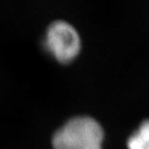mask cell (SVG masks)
Listing matches in <instances>:
<instances>
[{"instance_id":"1","label":"cell","mask_w":149,"mask_h":149,"mask_svg":"<svg viewBox=\"0 0 149 149\" xmlns=\"http://www.w3.org/2000/svg\"><path fill=\"white\" fill-rule=\"evenodd\" d=\"M105 131L94 117L74 116L69 119L52 138L53 149H103Z\"/></svg>"},{"instance_id":"2","label":"cell","mask_w":149,"mask_h":149,"mask_svg":"<svg viewBox=\"0 0 149 149\" xmlns=\"http://www.w3.org/2000/svg\"><path fill=\"white\" fill-rule=\"evenodd\" d=\"M44 47L57 61L69 63L79 54L81 39L71 23L65 20H56L47 27Z\"/></svg>"},{"instance_id":"3","label":"cell","mask_w":149,"mask_h":149,"mask_svg":"<svg viewBox=\"0 0 149 149\" xmlns=\"http://www.w3.org/2000/svg\"><path fill=\"white\" fill-rule=\"evenodd\" d=\"M127 149H149V118L142 120L126 141Z\"/></svg>"}]
</instances>
